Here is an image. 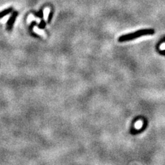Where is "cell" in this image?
Listing matches in <instances>:
<instances>
[{"label": "cell", "instance_id": "cell-1", "mask_svg": "<svg viewBox=\"0 0 165 165\" xmlns=\"http://www.w3.org/2000/svg\"><path fill=\"white\" fill-rule=\"evenodd\" d=\"M154 33L155 31L153 29L140 30V31L132 32V33L124 34V35L120 36L119 38H118V41H119V42H126V41L134 40V39L139 38V37H140L153 35V34H154Z\"/></svg>", "mask_w": 165, "mask_h": 165}, {"label": "cell", "instance_id": "cell-2", "mask_svg": "<svg viewBox=\"0 0 165 165\" xmlns=\"http://www.w3.org/2000/svg\"><path fill=\"white\" fill-rule=\"evenodd\" d=\"M16 16H17V13H14L13 14V15L11 16L10 19L9 20V22L8 23V25H7V28H8V30H10L11 28H12L14 22H15V21Z\"/></svg>", "mask_w": 165, "mask_h": 165}, {"label": "cell", "instance_id": "cell-3", "mask_svg": "<svg viewBox=\"0 0 165 165\" xmlns=\"http://www.w3.org/2000/svg\"><path fill=\"white\" fill-rule=\"evenodd\" d=\"M33 31L35 32V33L37 34H38L39 35H40L41 37H46V32L45 31H43V30H41L40 28H39L37 26H34V28H33Z\"/></svg>", "mask_w": 165, "mask_h": 165}, {"label": "cell", "instance_id": "cell-4", "mask_svg": "<svg viewBox=\"0 0 165 165\" xmlns=\"http://www.w3.org/2000/svg\"><path fill=\"white\" fill-rule=\"evenodd\" d=\"M32 21H36L37 23H38V24H39V23L41 22V19L39 18H36L34 17V16L33 15H30L29 17H28V19H27V22L28 24H30L32 22Z\"/></svg>", "mask_w": 165, "mask_h": 165}, {"label": "cell", "instance_id": "cell-5", "mask_svg": "<svg viewBox=\"0 0 165 165\" xmlns=\"http://www.w3.org/2000/svg\"><path fill=\"white\" fill-rule=\"evenodd\" d=\"M50 12V8H48V7H46V8L43 10V19L45 21L48 20V15H49Z\"/></svg>", "mask_w": 165, "mask_h": 165}, {"label": "cell", "instance_id": "cell-6", "mask_svg": "<svg viewBox=\"0 0 165 165\" xmlns=\"http://www.w3.org/2000/svg\"><path fill=\"white\" fill-rule=\"evenodd\" d=\"M10 11H11V9L9 8V9H7V10H4L3 12L0 13V17H4V16L8 15V14L10 13Z\"/></svg>", "mask_w": 165, "mask_h": 165}]
</instances>
